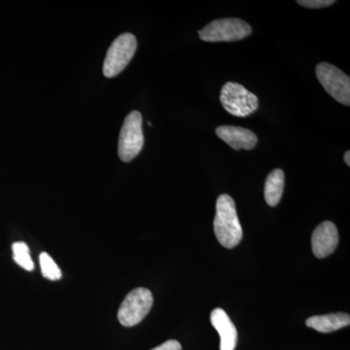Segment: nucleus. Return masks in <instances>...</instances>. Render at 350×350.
<instances>
[{"label": "nucleus", "mask_w": 350, "mask_h": 350, "mask_svg": "<svg viewBox=\"0 0 350 350\" xmlns=\"http://www.w3.org/2000/svg\"><path fill=\"white\" fill-rule=\"evenodd\" d=\"M137 48L135 36L131 33H123L115 39L107 51L103 64V75L113 78L119 75L135 56Z\"/></svg>", "instance_id": "nucleus-5"}, {"label": "nucleus", "mask_w": 350, "mask_h": 350, "mask_svg": "<svg viewBox=\"0 0 350 350\" xmlns=\"http://www.w3.org/2000/svg\"><path fill=\"white\" fill-rule=\"evenodd\" d=\"M297 2L301 6L312 9L324 8V7L331 6L336 3V1H334V0H299Z\"/></svg>", "instance_id": "nucleus-15"}, {"label": "nucleus", "mask_w": 350, "mask_h": 350, "mask_svg": "<svg viewBox=\"0 0 350 350\" xmlns=\"http://www.w3.org/2000/svg\"><path fill=\"white\" fill-rule=\"evenodd\" d=\"M13 259L16 264L19 265L23 269L27 271H32L34 269V262H32L31 254H29V248L27 243H13Z\"/></svg>", "instance_id": "nucleus-13"}, {"label": "nucleus", "mask_w": 350, "mask_h": 350, "mask_svg": "<svg viewBox=\"0 0 350 350\" xmlns=\"http://www.w3.org/2000/svg\"><path fill=\"white\" fill-rule=\"evenodd\" d=\"M211 324L220 335V350H234L238 342V331L222 308H215L211 314Z\"/></svg>", "instance_id": "nucleus-10"}, {"label": "nucleus", "mask_w": 350, "mask_h": 350, "mask_svg": "<svg viewBox=\"0 0 350 350\" xmlns=\"http://www.w3.org/2000/svg\"><path fill=\"white\" fill-rule=\"evenodd\" d=\"M214 232L219 243L226 248L236 247L243 239L234 200L229 195L219 196L213 222Z\"/></svg>", "instance_id": "nucleus-1"}, {"label": "nucleus", "mask_w": 350, "mask_h": 350, "mask_svg": "<svg viewBox=\"0 0 350 350\" xmlns=\"http://www.w3.org/2000/svg\"><path fill=\"white\" fill-rule=\"evenodd\" d=\"M306 326L319 333H331L338 329L349 326L350 317L347 313L338 312L330 314L317 315L306 320Z\"/></svg>", "instance_id": "nucleus-11"}, {"label": "nucleus", "mask_w": 350, "mask_h": 350, "mask_svg": "<svg viewBox=\"0 0 350 350\" xmlns=\"http://www.w3.org/2000/svg\"><path fill=\"white\" fill-rule=\"evenodd\" d=\"M220 101L226 111L237 117L250 116L259 107L257 96L234 82H227L222 87Z\"/></svg>", "instance_id": "nucleus-4"}, {"label": "nucleus", "mask_w": 350, "mask_h": 350, "mask_svg": "<svg viewBox=\"0 0 350 350\" xmlns=\"http://www.w3.org/2000/svg\"><path fill=\"white\" fill-rule=\"evenodd\" d=\"M216 135L234 150H251L258 142L257 135L248 129L234 126H221L216 129Z\"/></svg>", "instance_id": "nucleus-9"}, {"label": "nucleus", "mask_w": 350, "mask_h": 350, "mask_svg": "<svg viewBox=\"0 0 350 350\" xmlns=\"http://www.w3.org/2000/svg\"><path fill=\"white\" fill-rule=\"evenodd\" d=\"M153 306V295L150 290L139 287L126 295L120 306L118 320L122 325L133 327L145 319Z\"/></svg>", "instance_id": "nucleus-6"}, {"label": "nucleus", "mask_w": 350, "mask_h": 350, "mask_svg": "<svg viewBox=\"0 0 350 350\" xmlns=\"http://www.w3.org/2000/svg\"><path fill=\"white\" fill-rule=\"evenodd\" d=\"M338 232L337 227L330 221H325L317 226L312 232V245L313 254L319 259L328 257L337 248Z\"/></svg>", "instance_id": "nucleus-8"}, {"label": "nucleus", "mask_w": 350, "mask_h": 350, "mask_svg": "<svg viewBox=\"0 0 350 350\" xmlns=\"http://www.w3.org/2000/svg\"><path fill=\"white\" fill-rule=\"evenodd\" d=\"M250 25L241 19L227 18L213 21L199 31L200 38L206 42H232L250 36Z\"/></svg>", "instance_id": "nucleus-3"}, {"label": "nucleus", "mask_w": 350, "mask_h": 350, "mask_svg": "<svg viewBox=\"0 0 350 350\" xmlns=\"http://www.w3.org/2000/svg\"><path fill=\"white\" fill-rule=\"evenodd\" d=\"M344 159H345V163H347V165H350V152L349 151L345 152Z\"/></svg>", "instance_id": "nucleus-17"}, {"label": "nucleus", "mask_w": 350, "mask_h": 350, "mask_svg": "<svg viewBox=\"0 0 350 350\" xmlns=\"http://www.w3.org/2000/svg\"><path fill=\"white\" fill-rule=\"evenodd\" d=\"M144 135L140 112L131 111L124 121L120 133L118 154L123 162L133 161L144 148Z\"/></svg>", "instance_id": "nucleus-2"}, {"label": "nucleus", "mask_w": 350, "mask_h": 350, "mask_svg": "<svg viewBox=\"0 0 350 350\" xmlns=\"http://www.w3.org/2000/svg\"><path fill=\"white\" fill-rule=\"evenodd\" d=\"M39 262H40L41 271H42L44 278L52 280V282L61 280V269L48 253H41L40 256H39Z\"/></svg>", "instance_id": "nucleus-14"}, {"label": "nucleus", "mask_w": 350, "mask_h": 350, "mask_svg": "<svg viewBox=\"0 0 350 350\" xmlns=\"http://www.w3.org/2000/svg\"><path fill=\"white\" fill-rule=\"evenodd\" d=\"M285 175L282 170L276 169L268 175L265 183V200L269 206H278L284 189Z\"/></svg>", "instance_id": "nucleus-12"}, {"label": "nucleus", "mask_w": 350, "mask_h": 350, "mask_svg": "<svg viewBox=\"0 0 350 350\" xmlns=\"http://www.w3.org/2000/svg\"><path fill=\"white\" fill-rule=\"evenodd\" d=\"M151 350H182V347L177 340H170Z\"/></svg>", "instance_id": "nucleus-16"}, {"label": "nucleus", "mask_w": 350, "mask_h": 350, "mask_svg": "<svg viewBox=\"0 0 350 350\" xmlns=\"http://www.w3.org/2000/svg\"><path fill=\"white\" fill-rule=\"evenodd\" d=\"M317 76L320 84L334 100L349 107L350 105V78L337 66L321 63L317 66Z\"/></svg>", "instance_id": "nucleus-7"}]
</instances>
